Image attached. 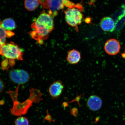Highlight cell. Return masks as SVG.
<instances>
[{
    "mask_svg": "<svg viewBox=\"0 0 125 125\" xmlns=\"http://www.w3.org/2000/svg\"><path fill=\"white\" fill-rule=\"evenodd\" d=\"M65 21L68 24L74 27L82 23L83 15L77 8H69L65 11Z\"/></svg>",
    "mask_w": 125,
    "mask_h": 125,
    "instance_id": "obj_4",
    "label": "cell"
},
{
    "mask_svg": "<svg viewBox=\"0 0 125 125\" xmlns=\"http://www.w3.org/2000/svg\"><path fill=\"white\" fill-rule=\"evenodd\" d=\"M54 26L52 15L46 12L42 13L31 25L32 31L31 32V36L38 43L42 44L53 30Z\"/></svg>",
    "mask_w": 125,
    "mask_h": 125,
    "instance_id": "obj_1",
    "label": "cell"
},
{
    "mask_svg": "<svg viewBox=\"0 0 125 125\" xmlns=\"http://www.w3.org/2000/svg\"><path fill=\"white\" fill-rule=\"evenodd\" d=\"M1 25L2 27L7 31H11L16 28L15 21L11 18L4 19L2 21H1Z\"/></svg>",
    "mask_w": 125,
    "mask_h": 125,
    "instance_id": "obj_12",
    "label": "cell"
},
{
    "mask_svg": "<svg viewBox=\"0 0 125 125\" xmlns=\"http://www.w3.org/2000/svg\"><path fill=\"white\" fill-rule=\"evenodd\" d=\"M64 86L61 81L57 80L53 83L49 87V92L51 97L57 98L61 95Z\"/></svg>",
    "mask_w": 125,
    "mask_h": 125,
    "instance_id": "obj_7",
    "label": "cell"
},
{
    "mask_svg": "<svg viewBox=\"0 0 125 125\" xmlns=\"http://www.w3.org/2000/svg\"></svg>",
    "mask_w": 125,
    "mask_h": 125,
    "instance_id": "obj_16",
    "label": "cell"
},
{
    "mask_svg": "<svg viewBox=\"0 0 125 125\" xmlns=\"http://www.w3.org/2000/svg\"><path fill=\"white\" fill-rule=\"evenodd\" d=\"M9 76L12 82L19 85L26 83L29 80L30 78L27 72L21 69L11 70L9 73Z\"/></svg>",
    "mask_w": 125,
    "mask_h": 125,
    "instance_id": "obj_5",
    "label": "cell"
},
{
    "mask_svg": "<svg viewBox=\"0 0 125 125\" xmlns=\"http://www.w3.org/2000/svg\"><path fill=\"white\" fill-rule=\"evenodd\" d=\"M102 100L96 95H92L88 98L87 105L88 108L93 111H96L101 108L102 105Z\"/></svg>",
    "mask_w": 125,
    "mask_h": 125,
    "instance_id": "obj_8",
    "label": "cell"
},
{
    "mask_svg": "<svg viewBox=\"0 0 125 125\" xmlns=\"http://www.w3.org/2000/svg\"><path fill=\"white\" fill-rule=\"evenodd\" d=\"M4 85L3 82L0 79V93L2 92L4 90Z\"/></svg>",
    "mask_w": 125,
    "mask_h": 125,
    "instance_id": "obj_15",
    "label": "cell"
},
{
    "mask_svg": "<svg viewBox=\"0 0 125 125\" xmlns=\"http://www.w3.org/2000/svg\"><path fill=\"white\" fill-rule=\"evenodd\" d=\"M81 54L79 51L73 49L69 51L66 58L67 61L71 64H75L80 61Z\"/></svg>",
    "mask_w": 125,
    "mask_h": 125,
    "instance_id": "obj_10",
    "label": "cell"
},
{
    "mask_svg": "<svg viewBox=\"0 0 125 125\" xmlns=\"http://www.w3.org/2000/svg\"><path fill=\"white\" fill-rule=\"evenodd\" d=\"M39 0H25L24 6L29 11H32L36 9L40 4Z\"/></svg>",
    "mask_w": 125,
    "mask_h": 125,
    "instance_id": "obj_13",
    "label": "cell"
},
{
    "mask_svg": "<svg viewBox=\"0 0 125 125\" xmlns=\"http://www.w3.org/2000/svg\"><path fill=\"white\" fill-rule=\"evenodd\" d=\"M0 55L10 60H23L22 52L13 42L6 43L1 48Z\"/></svg>",
    "mask_w": 125,
    "mask_h": 125,
    "instance_id": "obj_2",
    "label": "cell"
},
{
    "mask_svg": "<svg viewBox=\"0 0 125 125\" xmlns=\"http://www.w3.org/2000/svg\"><path fill=\"white\" fill-rule=\"evenodd\" d=\"M120 49V43L116 39H109L106 42L104 45V51L109 55H115L119 52Z\"/></svg>",
    "mask_w": 125,
    "mask_h": 125,
    "instance_id": "obj_6",
    "label": "cell"
},
{
    "mask_svg": "<svg viewBox=\"0 0 125 125\" xmlns=\"http://www.w3.org/2000/svg\"><path fill=\"white\" fill-rule=\"evenodd\" d=\"M1 22L0 21V54L1 48L6 44V39L11 37L14 34L11 31L5 30L1 26Z\"/></svg>",
    "mask_w": 125,
    "mask_h": 125,
    "instance_id": "obj_11",
    "label": "cell"
},
{
    "mask_svg": "<svg viewBox=\"0 0 125 125\" xmlns=\"http://www.w3.org/2000/svg\"><path fill=\"white\" fill-rule=\"evenodd\" d=\"M45 3L43 6L49 9L50 15H55L58 11L63 9L65 6L72 8H79V6H76L74 3L68 0H44Z\"/></svg>",
    "mask_w": 125,
    "mask_h": 125,
    "instance_id": "obj_3",
    "label": "cell"
},
{
    "mask_svg": "<svg viewBox=\"0 0 125 125\" xmlns=\"http://www.w3.org/2000/svg\"></svg>",
    "mask_w": 125,
    "mask_h": 125,
    "instance_id": "obj_17",
    "label": "cell"
},
{
    "mask_svg": "<svg viewBox=\"0 0 125 125\" xmlns=\"http://www.w3.org/2000/svg\"><path fill=\"white\" fill-rule=\"evenodd\" d=\"M15 125H29V120L26 117L21 116L17 118L15 121Z\"/></svg>",
    "mask_w": 125,
    "mask_h": 125,
    "instance_id": "obj_14",
    "label": "cell"
},
{
    "mask_svg": "<svg viewBox=\"0 0 125 125\" xmlns=\"http://www.w3.org/2000/svg\"><path fill=\"white\" fill-rule=\"evenodd\" d=\"M101 29L106 32H113L115 28V23L114 20L110 17H104L100 22Z\"/></svg>",
    "mask_w": 125,
    "mask_h": 125,
    "instance_id": "obj_9",
    "label": "cell"
}]
</instances>
